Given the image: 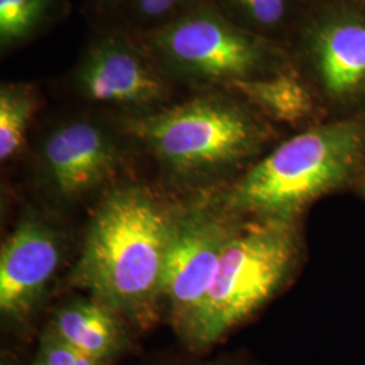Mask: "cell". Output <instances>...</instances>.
<instances>
[{
  "instance_id": "cell-11",
  "label": "cell",
  "mask_w": 365,
  "mask_h": 365,
  "mask_svg": "<svg viewBox=\"0 0 365 365\" xmlns=\"http://www.w3.org/2000/svg\"><path fill=\"white\" fill-rule=\"evenodd\" d=\"M314 66L333 98H346L365 84V22L339 19L319 27L313 38Z\"/></svg>"
},
{
  "instance_id": "cell-2",
  "label": "cell",
  "mask_w": 365,
  "mask_h": 365,
  "mask_svg": "<svg viewBox=\"0 0 365 365\" xmlns=\"http://www.w3.org/2000/svg\"><path fill=\"white\" fill-rule=\"evenodd\" d=\"M117 122L182 196L215 192L235 182L274 138L269 120L232 90L194 92L182 102Z\"/></svg>"
},
{
  "instance_id": "cell-8",
  "label": "cell",
  "mask_w": 365,
  "mask_h": 365,
  "mask_svg": "<svg viewBox=\"0 0 365 365\" xmlns=\"http://www.w3.org/2000/svg\"><path fill=\"white\" fill-rule=\"evenodd\" d=\"M238 222L240 218L222 210L210 194L182 197L161 286L163 318L173 333L205 299Z\"/></svg>"
},
{
  "instance_id": "cell-10",
  "label": "cell",
  "mask_w": 365,
  "mask_h": 365,
  "mask_svg": "<svg viewBox=\"0 0 365 365\" xmlns=\"http://www.w3.org/2000/svg\"><path fill=\"white\" fill-rule=\"evenodd\" d=\"M41 329L108 365H117L138 351L140 334L113 309L88 295L56 306Z\"/></svg>"
},
{
  "instance_id": "cell-6",
  "label": "cell",
  "mask_w": 365,
  "mask_h": 365,
  "mask_svg": "<svg viewBox=\"0 0 365 365\" xmlns=\"http://www.w3.org/2000/svg\"><path fill=\"white\" fill-rule=\"evenodd\" d=\"M130 138L115 122L76 114L53 122L33 150L39 194L58 214L99 199L128 165Z\"/></svg>"
},
{
  "instance_id": "cell-21",
  "label": "cell",
  "mask_w": 365,
  "mask_h": 365,
  "mask_svg": "<svg viewBox=\"0 0 365 365\" xmlns=\"http://www.w3.org/2000/svg\"><path fill=\"white\" fill-rule=\"evenodd\" d=\"M357 184L360 185V190H361V194L365 197V158L364 163H363V167H361V170H360V173H359V178H357Z\"/></svg>"
},
{
  "instance_id": "cell-4",
  "label": "cell",
  "mask_w": 365,
  "mask_h": 365,
  "mask_svg": "<svg viewBox=\"0 0 365 365\" xmlns=\"http://www.w3.org/2000/svg\"><path fill=\"white\" fill-rule=\"evenodd\" d=\"M304 257L302 222L240 220L205 299L175 333L184 351L210 354L294 282Z\"/></svg>"
},
{
  "instance_id": "cell-12",
  "label": "cell",
  "mask_w": 365,
  "mask_h": 365,
  "mask_svg": "<svg viewBox=\"0 0 365 365\" xmlns=\"http://www.w3.org/2000/svg\"><path fill=\"white\" fill-rule=\"evenodd\" d=\"M227 90L242 96L268 120L279 123L299 125L315 110L309 87L287 69L268 78L237 81Z\"/></svg>"
},
{
  "instance_id": "cell-17",
  "label": "cell",
  "mask_w": 365,
  "mask_h": 365,
  "mask_svg": "<svg viewBox=\"0 0 365 365\" xmlns=\"http://www.w3.org/2000/svg\"><path fill=\"white\" fill-rule=\"evenodd\" d=\"M199 0H128V6L140 31L158 26L182 13Z\"/></svg>"
},
{
  "instance_id": "cell-9",
  "label": "cell",
  "mask_w": 365,
  "mask_h": 365,
  "mask_svg": "<svg viewBox=\"0 0 365 365\" xmlns=\"http://www.w3.org/2000/svg\"><path fill=\"white\" fill-rule=\"evenodd\" d=\"M75 92L92 105L135 117L172 103L173 84L125 33H105L81 53L71 73Z\"/></svg>"
},
{
  "instance_id": "cell-19",
  "label": "cell",
  "mask_w": 365,
  "mask_h": 365,
  "mask_svg": "<svg viewBox=\"0 0 365 365\" xmlns=\"http://www.w3.org/2000/svg\"><path fill=\"white\" fill-rule=\"evenodd\" d=\"M24 345L25 344L7 339V344L3 345L0 351V365H29L33 353L26 356L22 351Z\"/></svg>"
},
{
  "instance_id": "cell-7",
  "label": "cell",
  "mask_w": 365,
  "mask_h": 365,
  "mask_svg": "<svg viewBox=\"0 0 365 365\" xmlns=\"http://www.w3.org/2000/svg\"><path fill=\"white\" fill-rule=\"evenodd\" d=\"M51 210H22L0 249V322L6 339L30 344L66 265L71 235Z\"/></svg>"
},
{
  "instance_id": "cell-18",
  "label": "cell",
  "mask_w": 365,
  "mask_h": 365,
  "mask_svg": "<svg viewBox=\"0 0 365 365\" xmlns=\"http://www.w3.org/2000/svg\"><path fill=\"white\" fill-rule=\"evenodd\" d=\"M145 365H255L248 359L235 354L211 357L210 354H195L185 351V354H172L153 359Z\"/></svg>"
},
{
  "instance_id": "cell-20",
  "label": "cell",
  "mask_w": 365,
  "mask_h": 365,
  "mask_svg": "<svg viewBox=\"0 0 365 365\" xmlns=\"http://www.w3.org/2000/svg\"><path fill=\"white\" fill-rule=\"evenodd\" d=\"M95 7L102 13H115L123 4H128V0H91Z\"/></svg>"
},
{
  "instance_id": "cell-3",
  "label": "cell",
  "mask_w": 365,
  "mask_h": 365,
  "mask_svg": "<svg viewBox=\"0 0 365 365\" xmlns=\"http://www.w3.org/2000/svg\"><path fill=\"white\" fill-rule=\"evenodd\" d=\"M364 158L365 122H327L274 146L210 196L240 220L302 222L318 199L357 182Z\"/></svg>"
},
{
  "instance_id": "cell-5",
  "label": "cell",
  "mask_w": 365,
  "mask_h": 365,
  "mask_svg": "<svg viewBox=\"0 0 365 365\" xmlns=\"http://www.w3.org/2000/svg\"><path fill=\"white\" fill-rule=\"evenodd\" d=\"M157 69L173 86L191 91L227 90L237 81L286 71L274 46L238 25L210 0L135 37Z\"/></svg>"
},
{
  "instance_id": "cell-16",
  "label": "cell",
  "mask_w": 365,
  "mask_h": 365,
  "mask_svg": "<svg viewBox=\"0 0 365 365\" xmlns=\"http://www.w3.org/2000/svg\"><path fill=\"white\" fill-rule=\"evenodd\" d=\"M29 365H108L69 346L51 331L41 329Z\"/></svg>"
},
{
  "instance_id": "cell-1",
  "label": "cell",
  "mask_w": 365,
  "mask_h": 365,
  "mask_svg": "<svg viewBox=\"0 0 365 365\" xmlns=\"http://www.w3.org/2000/svg\"><path fill=\"white\" fill-rule=\"evenodd\" d=\"M182 197L125 176L96 200L66 286L119 314L140 336L164 322L161 286Z\"/></svg>"
},
{
  "instance_id": "cell-15",
  "label": "cell",
  "mask_w": 365,
  "mask_h": 365,
  "mask_svg": "<svg viewBox=\"0 0 365 365\" xmlns=\"http://www.w3.org/2000/svg\"><path fill=\"white\" fill-rule=\"evenodd\" d=\"M221 11L250 31H272L286 24L295 0H210ZM256 33V31H255Z\"/></svg>"
},
{
  "instance_id": "cell-14",
  "label": "cell",
  "mask_w": 365,
  "mask_h": 365,
  "mask_svg": "<svg viewBox=\"0 0 365 365\" xmlns=\"http://www.w3.org/2000/svg\"><path fill=\"white\" fill-rule=\"evenodd\" d=\"M61 0H0V46L9 52L49 25Z\"/></svg>"
},
{
  "instance_id": "cell-13",
  "label": "cell",
  "mask_w": 365,
  "mask_h": 365,
  "mask_svg": "<svg viewBox=\"0 0 365 365\" xmlns=\"http://www.w3.org/2000/svg\"><path fill=\"white\" fill-rule=\"evenodd\" d=\"M38 87L27 81H7L0 87V161L22 155L27 133L38 113Z\"/></svg>"
}]
</instances>
